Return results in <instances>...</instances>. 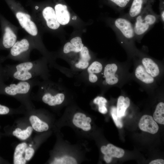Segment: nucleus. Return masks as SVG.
I'll return each instance as SVG.
<instances>
[{"label":"nucleus","mask_w":164,"mask_h":164,"mask_svg":"<svg viewBox=\"0 0 164 164\" xmlns=\"http://www.w3.org/2000/svg\"><path fill=\"white\" fill-rule=\"evenodd\" d=\"M2 69H0V78H1V79L2 78V73L4 72H2Z\"/></svg>","instance_id":"72a5a7b5"},{"label":"nucleus","mask_w":164,"mask_h":164,"mask_svg":"<svg viewBox=\"0 0 164 164\" xmlns=\"http://www.w3.org/2000/svg\"><path fill=\"white\" fill-rule=\"evenodd\" d=\"M77 162L73 157L64 156L60 158H55L51 164H76Z\"/></svg>","instance_id":"bb28decb"},{"label":"nucleus","mask_w":164,"mask_h":164,"mask_svg":"<svg viewBox=\"0 0 164 164\" xmlns=\"http://www.w3.org/2000/svg\"><path fill=\"white\" fill-rule=\"evenodd\" d=\"M38 93L42 95V101L50 106L61 104L64 100L63 94L58 92V86L55 84L46 81H39L38 85Z\"/></svg>","instance_id":"20e7f679"},{"label":"nucleus","mask_w":164,"mask_h":164,"mask_svg":"<svg viewBox=\"0 0 164 164\" xmlns=\"http://www.w3.org/2000/svg\"><path fill=\"white\" fill-rule=\"evenodd\" d=\"M38 8H39V7H38V6H36L35 7V9H38Z\"/></svg>","instance_id":"c9c22d12"},{"label":"nucleus","mask_w":164,"mask_h":164,"mask_svg":"<svg viewBox=\"0 0 164 164\" xmlns=\"http://www.w3.org/2000/svg\"><path fill=\"white\" fill-rule=\"evenodd\" d=\"M118 70L117 65L114 63L108 64L105 67L104 75L107 83L110 85L116 84L118 81V79L115 76Z\"/></svg>","instance_id":"9b49d317"},{"label":"nucleus","mask_w":164,"mask_h":164,"mask_svg":"<svg viewBox=\"0 0 164 164\" xmlns=\"http://www.w3.org/2000/svg\"><path fill=\"white\" fill-rule=\"evenodd\" d=\"M25 158L26 161L29 160L34 153V149L30 147L26 148L25 150Z\"/></svg>","instance_id":"c756f323"},{"label":"nucleus","mask_w":164,"mask_h":164,"mask_svg":"<svg viewBox=\"0 0 164 164\" xmlns=\"http://www.w3.org/2000/svg\"><path fill=\"white\" fill-rule=\"evenodd\" d=\"M40 79L34 78L26 80L20 81L2 87L0 90L8 95L13 96H26L30 93L32 88L38 85Z\"/></svg>","instance_id":"39448f33"},{"label":"nucleus","mask_w":164,"mask_h":164,"mask_svg":"<svg viewBox=\"0 0 164 164\" xmlns=\"http://www.w3.org/2000/svg\"><path fill=\"white\" fill-rule=\"evenodd\" d=\"M5 30L3 44L4 47L8 49L12 47L16 42V36L9 27H7Z\"/></svg>","instance_id":"412c9836"},{"label":"nucleus","mask_w":164,"mask_h":164,"mask_svg":"<svg viewBox=\"0 0 164 164\" xmlns=\"http://www.w3.org/2000/svg\"><path fill=\"white\" fill-rule=\"evenodd\" d=\"M94 103L98 106L99 111L103 114H105L107 112V109L106 107V103L107 101L104 97L98 96L95 98L93 101Z\"/></svg>","instance_id":"a878e982"},{"label":"nucleus","mask_w":164,"mask_h":164,"mask_svg":"<svg viewBox=\"0 0 164 164\" xmlns=\"http://www.w3.org/2000/svg\"><path fill=\"white\" fill-rule=\"evenodd\" d=\"M91 121V119L90 117H86L85 114L80 113L75 114L73 120L74 125L85 131L91 129V127L90 123Z\"/></svg>","instance_id":"f8f14e48"},{"label":"nucleus","mask_w":164,"mask_h":164,"mask_svg":"<svg viewBox=\"0 0 164 164\" xmlns=\"http://www.w3.org/2000/svg\"><path fill=\"white\" fill-rule=\"evenodd\" d=\"M76 18H77L75 16H74V17H73V18H72V19H76Z\"/></svg>","instance_id":"f704fd0d"},{"label":"nucleus","mask_w":164,"mask_h":164,"mask_svg":"<svg viewBox=\"0 0 164 164\" xmlns=\"http://www.w3.org/2000/svg\"><path fill=\"white\" fill-rule=\"evenodd\" d=\"M111 114L112 117L116 126L121 128L123 127V124L121 118L118 117L117 115L116 108L112 106L111 109Z\"/></svg>","instance_id":"c85d7f7f"},{"label":"nucleus","mask_w":164,"mask_h":164,"mask_svg":"<svg viewBox=\"0 0 164 164\" xmlns=\"http://www.w3.org/2000/svg\"><path fill=\"white\" fill-rule=\"evenodd\" d=\"M160 20L159 14L149 5L138 15L133 22L135 39L140 41L144 35Z\"/></svg>","instance_id":"f03ea898"},{"label":"nucleus","mask_w":164,"mask_h":164,"mask_svg":"<svg viewBox=\"0 0 164 164\" xmlns=\"http://www.w3.org/2000/svg\"><path fill=\"white\" fill-rule=\"evenodd\" d=\"M142 63L146 71L152 77H155L159 75L160 73L159 67L152 59L144 57L142 60Z\"/></svg>","instance_id":"4468645a"},{"label":"nucleus","mask_w":164,"mask_h":164,"mask_svg":"<svg viewBox=\"0 0 164 164\" xmlns=\"http://www.w3.org/2000/svg\"><path fill=\"white\" fill-rule=\"evenodd\" d=\"M32 130V128L30 126L23 130L19 128H17L13 131V135L21 140H24L29 137Z\"/></svg>","instance_id":"b1692460"},{"label":"nucleus","mask_w":164,"mask_h":164,"mask_svg":"<svg viewBox=\"0 0 164 164\" xmlns=\"http://www.w3.org/2000/svg\"><path fill=\"white\" fill-rule=\"evenodd\" d=\"M55 12L57 19L60 24L65 25L69 22L70 16L66 5L58 4L55 7Z\"/></svg>","instance_id":"ddd939ff"},{"label":"nucleus","mask_w":164,"mask_h":164,"mask_svg":"<svg viewBox=\"0 0 164 164\" xmlns=\"http://www.w3.org/2000/svg\"><path fill=\"white\" fill-rule=\"evenodd\" d=\"M101 150L102 153L104 155H107L112 159L113 157L121 158L124 156L125 153L123 149L111 144H108L107 146H102Z\"/></svg>","instance_id":"2eb2a0df"},{"label":"nucleus","mask_w":164,"mask_h":164,"mask_svg":"<svg viewBox=\"0 0 164 164\" xmlns=\"http://www.w3.org/2000/svg\"><path fill=\"white\" fill-rule=\"evenodd\" d=\"M43 15L46 22L47 26L53 29H57L60 25L58 22L53 9L50 7H47L43 10Z\"/></svg>","instance_id":"1a4fd4ad"},{"label":"nucleus","mask_w":164,"mask_h":164,"mask_svg":"<svg viewBox=\"0 0 164 164\" xmlns=\"http://www.w3.org/2000/svg\"><path fill=\"white\" fill-rule=\"evenodd\" d=\"M130 105V100L128 97L119 96L118 99L116 108L117 116L121 118L125 116L126 111Z\"/></svg>","instance_id":"aec40b11"},{"label":"nucleus","mask_w":164,"mask_h":164,"mask_svg":"<svg viewBox=\"0 0 164 164\" xmlns=\"http://www.w3.org/2000/svg\"><path fill=\"white\" fill-rule=\"evenodd\" d=\"M112 26L117 38L122 44L132 45L136 40L133 22L123 16L112 20Z\"/></svg>","instance_id":"7ed1b4c3"},{"label":"nucleus","mask_w":164,"mask_h":164,"mask_svg":"<svg viewBox=\"0 0 164 164\" xmlns=\"http://www.w3.org/2000/svg\"><path fill=\"white\" fill-rule=\"evenodd\" d=\"M164 160L162 159H158L151 161L149 164H164Z\"/></svg>","instance_id":"473e14b6"},{"label":"nucleus","mask_w":164,"mask_h":164,"mask_svg":"<svg viewBox=\"0 0 164 164\" xmlns=\"http://www.w3.org/2000/svg\"><path fill=\"white\" fill-rule=\"evenodd\" d=\"M142 130L152 134L156 133L158 131V125L151 116L145 115L141 118L138 124Z\"/></svg>","instance_id":"6e6552de"},{"label":"nucleus","mask_w":164,"mask_h":164,"mask_svg":"<svg viewBox=\"0 0 164 164\" xmlns=\"http://www.w3.org/2000/svg\"><path fill=\"white\" fill-rule=\"evenodd\" d=\"M80 52V58L75 66L78 69H84L88 67L91 57L88 50L86 46H83Z\"/></svg>","instance_id":"f3484780"},{"label":"nucleus","mask_w":164,"mask_h":164,"mask_svg":"<svg viewBox=\"0 0 164 164\" xmlns=\"http://www.w3.org/2000/svg\"><path fill=\"white\" fill-rule=\"evenodd\" d=\"M102 69V65L101 63L97 61H95L89 66L87 70L89 74H94L101 72Z\"/></svg>","instance_id":"cd10ccee"},{"label":"nucleus","mask_w":164,"mask_h":164,"mask_svg":"<svg viewBox=\"0 0 164 164\" xmlns=\"http://www.w3.org/2000/svg\"><path fill=\"white\" fill-rule=\"evenodd\" d=\"M135 75L138 79L146 84H152L154 81V77L147 72L141 65H138L136 68Z\"/></svg>","instance_id":"a211bd4d"},{"label":"nucleus","mask_w":164,"mask_h":164,"mask_svg":"<svg viewBox=\"0 0 164 164\" xmlns=\"http://www.w3.org/2000/svg\"><path fill=\"white\" fill-rule=\"evenodd\" d=\"M16 17L22 28L29 34L35 36L37 35L38 30L35 23L31 20V17L27 14L21 12H18Z\"/></svg>","instance_id":"0eeeda50"},{"label":"nucleus","mask_w":164,"mask_h":164,"mask_svg":"<svg viewBox=\"0 0 164 164\" xmlns=\"http://www.w3.org/2000/svg\"><path fill=\"white\" fill-rule=\"evenodd\" d=\"M29 121L32 127L36 131L42 132L47 130L49 128L48 125L36 116H31L29 118Z\"/></svg>","instance_id":"4be33fe9"},{"label":"nucleus","mask_w":164,"mask_h":164,"mask_svg":"<svg viewBox=\"0 0 164 164\" xmlns=\"http://www.w3.org/2000/svg\"><path fill=\"white\" fill-rule=\"evenodd\" d=\"M7 76L14 80L26 81L34 78H45L46 64L41 60L22 62L8 66Z\"/></svg>","instance_id":"f257e3e1"},{"label":"nucleus","mask_w":164,"mask_h":164,"mask_svg":"<svg viewBox=\"0 0 164 164\" xmlns=\"http://www.w3.org/2000/svg\"><path fill=\"white\" fill-rule=\"evenodd\" d=\"M89 81L92 83L96 82L98 80L97 76L95 74H89Z\"/></svg>","instance_id":"2f4dec72"},{"label":"nucleus","mask_w":164,"mask_h":164,"mask_svg":"<svg viewBox=\"0 0 164 164\" xmlns=\"http://www.w3.org/2000/svg\"><path fill=\"white\" fill-rule=\"evenodd\" d=\"M132 0H109L115 7L116 10L121 12L130 5Z\"/></svg>","instance_id":"393cba45"},{"label":"nucleus","mask_w":164,"mask_h":164,"mask_svg":"<svg viewBox=\"0 0 164 164\" xmlns=\"http://www.w3.org/2000/svg\"><path fill=\"white\" fill-rule=\"evenodd\" d=\"M164 103L159 102L157 105L154 113L153 117L155 121L158 123L164 124Z\"/></svg>","instance_id":"5701e85b"},{"label":"nucleus","mask_w":164,"mask_h":164,"mask_svg":"<svg viewBox=\"0 0 164 164\" xmlns=\"http://www.w3.org/2000/svg\"><path fill=\"white\" fill-rule=\"evenodd\" d=\"M10 111L9 108L0 104V114H8Z\"/></svg>","instance_id":"7c9ffc66"},{"label":"nucleus","mask_w":164,"mask_h":164,"mask_svg":"<svg viewBox=\"0 0 164 164\" xmlns=\"http://www.w3.org/2000/svg\"><path fill=\"white\" fill-rule=\"evenodd\" d=\"M30 48V44L26 39H23L20 41L15 43L11 47L10 50L11 55L13 57L18 58L19 56L28 51Z\"/></svg>","instance_id":"9d476101"},{"label":"nucleus","mask_w":164,"mask_h":164,"mask_svg":"<svg viewBox=\"0 0 164 164\" xmlns=\"http://www.w3.org/2000/svg\"><path fill=\"white\" fill-rule=\"evenodd\" d=\"M84 46L80 37H76L72 39L70 42L66 43L63 47V51L65 53L70 52H80Z\"/></svg>","instance_id":"dca6fc26"},{"label":"nucleus","mask_w":164,"mask_h":164,"mask_svg":"<svg viewBox=\"0 0 164 164\" xmlns=\"http://www.w3.org/2000/svg\"><path fill=\"white\" fill-rule=\"evenodd\" d=\"M27 145L22 143L18 145L16 147L14 155V163L15 164H25L26 160L23 156Z\"/></svg>","instance_id":"6ab92c4d"},{"label":"nucleus","mask_w":164,"mask_h":164,"mask_svg":"<svg viewBox=\"0 0 164 164\" xmlns=\"http://www.w3.org/2000/svg\"><path fill=\"white\" fill-rule=\"evenodd\" d=\"M153 2V0H132L128 12L123 16L133 22L136 17Z\"/></svg>","instance_id":"423d86ee"}]
</instances>
